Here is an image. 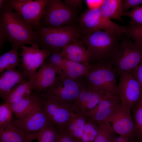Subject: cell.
Returning a JSON list of instances; mask_svg holds the SVG:
<instances>
[{"instance_id": "obj_1", "label": "cell", "mask_w": 142, "mask_h": 142, "mask_svg": "<svg viewBox=\"0 0 142 142\" xmlns=\"http://www.w3.org/2000/svg\"><path fill=\"white\" fill-rule=\"evenodd\" d=\"M32 26L5 2L0 8V49L6 42L12 46L36 44Z\"/></svg>"}, {"instance_id": "obj_2", "label": "cell", "mask_w": 142, "mask_h": 142, "mask_svg": "<svg viewBox=\"0 0 142 142\" xmlns=\"http://www.w3.org/2000/svg\"><path fill=\"white\" fill-rule=\"evenodd\" d=\"M80 34L82 43L85 45L90 54V64L94 65L110 63L124 33L111 34L101 30L92 29Z\"/></svg>"}, {"instance_id": "obj_3", "label": "cell", "mask_w": 142, "mask_h": 142, "mask_svg": "<svg viewBox=\"0 0 142 142\" xmlns=\"http://www.w3.org/2000/svg\"><path fill=\"white\" fill-rule=\"evenodd\" d=\"M33 29L36 34V44L51 53L60 52L64 47L71 43L82 44L78 26L73 24L57 27L40 26Z\"/></svg>"}, {"instance_id": "obj_4", "label": "cell", "mask_w": 142, "mask_h": 142, "mask_svg": "<svg viewBox=\"0 0 142 142\" xmlns=\"http://www.w3.org/2000/svg\"><path fill=\"white\" fill-rule=\"evenodd\" d=\"M127 37L121 38L110 61L119 76L131 72L142 62V44Z\"/></svg>"}, {"instance_id": "obj_5", "label": "cell", "mask_w": 142, "mask_h": 142, "mask_svg": "<svg viewBox=\"0 0 142 142\" xmlns=\"http://www.w3.org/2000/svg\"><path fill=\"white\" fill-rule=\"evenodd\" d=\"M92 65V67L85 76L87 84L97 89L120 97L116 73L112 64L109 63Z\"/></svg>"}, {"instance_id": "obj_6", "label": "cell", "mask_w": 142, "mask_h": 142, "mask_svg": "<svg viewBox=\"0 0 142 142\" xmlns=\"http://www.w3.org/2000/svg\"><path fill=\"white\" fill-rule=\"evenodd\" d=\"M87 84L80 78L73 79L58 75L55 84L39 95L43 98H53L75 104L81 92Z\"/></svg>"}, {"instance_id": "obj_7", "label": "cell", "mask_w": 142, "mask_h": 142, "mask_svg": "<svg viewBox=\"0 0 142 142\" xmlns=\"http://www.w3.org/2000/svg\"><path fill=\"white\" fill-rule=\"evenodd\" d=\"M75 9L60 0H49L40 25L43 27H57L72 24L76 16Z\"/></svg>"}, {"instance_id": "obj_8", "label": "cell", "mask_w": 142, "mask_h": 142, "mask_svg": "<svg viewBox=\"0 0 142 142\" xmlns=\"http://www.w3.org/2000/svg\"><path fill=\"white\" fill-rule=\"evenodd\" d=\"M40 97L43 108L51 124L59 128L65 127L70 119L78 111L74 104Z\"/></svg>"}, {"instance_id": "obj_9", "label": "cell", "mask_w": 142, "mask_h": 142, "mask_svg": "<svg viewBox=\"0 0 142 142\" xmlns=\"http://www.w3.org/2000/svg\"><path fill=\"white\" fill-rule=\"evenodd\" d=\"M49 0H7L5 2L32 28L40 26L41 20Z\"/></svg>"}, {"instance_id": "obj_10", "label": "cell", "mask_w": 142, "mask_h": 142, "mask_svg": "<svg viewBox=\"0 0 142 142\" xmlns=\"http://www.w3.org/2000/svg\"><path fill=\"white\" fill-rule=\"evenodd\" d=\"M21 62L22 73L29 79H34L37 69L44 63L51 52L41 49L36 44L29 47L22 45Z\"/></svg>"}, {"instance_id": "obj_11", "label": "cell", "mask_w": 142, "mask_h": 142, "mask_svg": "<svg viewBox=\"0 0 142 142\" xmlns=\"http://www.w3.org/2000/svg\"><path fill=\"white\" fill-rule=\"evenodd\" d=\"M118 84L119 96L123 107L130 110L137 104L142 95V89L130 72L119 76Z\"/></svg>"}, {"instance_id": "obj_12", "label": "cell", "mask_w": 142, "mask_h": 142, "mask_svg": "<svg viewBox=\"0 0 142 142\" xmlns=\"http://www.w3.org/2000/svg\"><path fill=\"white\" fill-rule=\"evenodd\" d=\"M120 101L107 99L100 101L93 108L82 112L87 120L98 124L109 122L110 119L122 107Z\"/></svg>"}, {"instance_id": "obj_13", "label": "cell", "mask_w": 142, "mask_h": 142, "mask_svg": "<svg viewBox=\"0 0 142 142\" xmlns=\"http://www.w3.org/2000/svg\"><path fill=\"white\" fill-rule=\"evenodd\" d=\"M17 126L29 134H36L52 125L42 105L24 117L12 120Z\"/></svg>"}, {"instance_id": "obj_14", "label": "cell", "mask_w": 142, "mask_h": 142, "mask_svg": "<svg viewBox=\"0 0 142 142\" xmlns=\"http://www.w3.org/2000/svg\"><path fill=\"white\" fill-rule=\"evenodd\" d=\"M109 122L111 124L114 132L120 136L130 137L135 132L136 133L130 110L123 106L110 119Z\"/></svg>"}, {"instance_id": "obj_15", "label": "cell", "mask_w": 142, "mask_h": 142, "mask_svg": "<svg viewBox=\"0 0 142 142\" xmlns=\"http://www.w3.org/2000/svg\"><path fill=\"white\" fill-rule=\"evenodd\" d=\"M57 72L53 67L45 62L36 73L33 90L37 94L50 89L57 81Z\"/></svg>"}, {"instance_id": "obj_16", "label": "cell", "mask_w": 142, "mask_h": 142, "mask_svg": "<svg viewBox=\"0 0 142 142\" xmlns=\"http://www.w3.org/2000/svg\"><path fill=\"white\" fill-rule=\"evenodd\" d=\"M37 134H29L16 126L12 122L0 127V142H31Z\"/></svg>"}, {"instance_id": "obj_17", "label": "cell", "mask_w": 142, "mask_h": 142, "mask_svg": "<svg viewBox=\"0 0 142 142\" xmlns=\"http://www.w3.org/2000/svg\"><path fill=\"white\" fill-rule=\"evenodd\" d=\"M1 73L0 97L4 100L17 85L26 80L25 76L15 68L5 70Z\"/></svg>"}, {"instance_id": "obj_18", "label": "cell", "mask_w": 142, "mask_h": 142, "mask_svg": "<svg viewBox=\"0 0 142 142\" xmlns=\"http://www.w3.org/2000/svg\"><path fill=\"white\" fill-rule=\"evenodd\" d=\"M82 44L78 42L70 43L64 47L60 52L64 59L90 66L89 53Z\"/></svg>"}, {"instance_id": "obj_19", "label": "cell", "mask_w": 142, "mask_h": 142, "mask_svg": "<svg viewBox=\"0 0 142 142\" xmlns=\"http://www.w3.org/2000/svg\"><path fill=\"white\" fill-rule=\"evenodd\" d=\"M9 104L13 113L18 119L24 117L42 106L39 96L32 93L28 97Z\"/></svg>"}, {"instance_id": "obj_20", "label": "cell", "mask_w": 142, "mask_h": 142, "mask_svg": "<svg viewBox=\"0 0 142 142\" xmlns=\"http://www.w3.org/2000/svg\"><path fill=\"white\" fill-rule=\"evenodd\" d=\"M34 79H29L18 84L9 94L5 102L12 104L29 97L32 93Z\"/></svg>"}, {"instance_id": "obj_21", "label": "cell", "mask_w": 142, "mask_h": 142, "mask_svg": "<svg viewBox=\"0 0 142 142\" xmlns=\"http://www.w3.org/2000/svg\"><path fill=\"white\" fill-rule=\"evenodd\" d=\"M123 0H104L99 8L102 16L106 18L121 20Z\"/></svg>"}, {"instance_id": "obj_22", "label": "cell", "mask_w": 142, "mask_h": 142, "mask_svg": "<svg viewBox=\"0 0 142 142\" xmlns=\"http://www.w3.org/2000/svg\"><path fill=\"white\" fill-rule=\"evenodd\" d=\"M86 121L82 112L78 111L70 119L65 128L70 136L76 142H78L84 133Z\"/></svg>"}, {"instance_id": "obj_23", "label": "cell", "mask_w": 142, "mask_h": 142, "mask_svg": "<svg viewBox=\"0 0 142 142\" xmlns=\"http://www.w3.org/2000/svg\"><path fill=\"white\" fill-rule=\"evenodd\" d=\"M93 66L92 65L88 66L64 58L63 72L65 77L77 79L85 76Z\"/></svg>"}, {"instance_id": "obj_24", "label": "cell", "mask_w": 142, "mask_h": 142, "mask_svg": "<svg viewBox=\"0 0 142 142\" xmlns=\"http://www.w3.org/2000/svg\"><path fill=\"white\" fill-rule=\"evenodd\" d=\"M19 45L12 46V49L1 56L0 57V72L6 70L15 68L20 63L18 50Z\"/></svg>"}, {"instance_id": "obj_25", "label": "cell", "mask_w": 142, "mask_h": 142, "mask_svg": "<svg viewBox=\"0 0 142 142\" xmlns=\"http://www.w3.org/2000/svg\"><path fill=\"white\" fill-rule=\"evenodd\" d=\"M107 99H120V98L103 90L97 89L88 101L79 104L76 107L78 111L82 112L85 111L94 107L101 100Z\"/></svg>"}, {"instance_id": "obj_26", "label": "cell", "mask_w": 142, "mask_h": 142, "mask_svg": "<svg viewBox=\"0 0 142 142\" xmlns=\"http://www.w3.org/2000/svg\"><path fill=\"white\" fill-rule=\"evenodd\" d=\"M98 134L93 142H112L116 138L111 124L105 122L97 125Z\"/></svg>"}, {"instance_id": "obj_27", "label": "cell", "mask_w": 142, "mask_h": 142, "mask_svg": "<svg viewBox=\"0 0 142 142\" xmlns=\"http://www.w3.org/2000/svg\"><path fill=\"white\" fill-rule=\"evenodd\" d=\"M58 131V128L50 125L37 133L38 142H55Z\"/></svg>"}, {"instance_id": "obj_28", "label": "cell", "mask_w": 142, "mask_h": 142, "mask_svg": "<svg viewBox=\"0 0 142 142\" xmlns=\"http://www.w3.org/2000/svg\"><path fill=\"white\" fill-rule=\"evenodd\" d=\"M64 58L60 52H51L45 62L50 64L55 68L59 75L65 77L63 72Z\"/></svg>"}, {"instance_id": "obj_29", "label": "cell", "mask_w": 142, "mask_h": 142, "mask_svg": "<svg viewBox=\"0 0 142 142\" xmlns=\"http://www.w3.org/2000/svg\"><path fill=\"white\" fill-rule=\"evenodd\" d=\"M124 27V33L133 40L142 44V26L130 23Z\"/></svg>"}, {"instance_id": "obj_30", "label": "cell", "mask_w": 142, "mask_h": 142, "mask_svg": "<svg viewBox=\"0 0 142 142\" xmlns=\"http://www.w3.org/2000/svg\"><path fill=\"white\" fill-rule=\"evenodd\" d=\"M12 110L10 105L5 102L0 106V127L12 121Z\"/></svg>"}, {"instance_id": "obj_31", "label": "cell", "mask_w": 142, "mask_h": 142, "mask_svg": "<svg viewBox=\"0 0 142 142\" xmlns=\"http://www.w3.org/2000/svg\"><path fill=\"white\" fill-rule=\"evenodd\" d=\"M122 16L130 17L132 20L130 23L142 26V6L133 8L130 11L123 13Z\"/></svg>"}, {"instance_id": "obj_32", "label": "cell", "mask_w": 142, "mask_h": 142, "mask_svg": "<svg viewBox=\"0 0 142 142\" xmlns=\"http://www.w3.org/2000/svg\"><path fill=\"white\" fill-rule=\"evenodd\" d=\"M134 122L136 133L138 137H142V107L137 104L134 112Z\"/></svg>"}, {"instance_id": "obj_33", "label": "cell", "mask_w": 142, "mask_h": 142, "mask_svg": "<svg viewBox=\"0 0 142 142\" xmlns=\"http://www.w3.org/2000/svg\"><path fill=\"white\" fill-rule=\"evenodd\" d=\"M55 142H76L70 136L65 127L58 128V131Z\"/></svg>"}, {"instance_id": "obj_34", "label": "cell", "mask_w": 142, "mask_h": 142, "mask_svg": "<svg viewBox=\"0 0 142 142\" xmlns=\"http://www.w3.org/2000/svg\"><path fill=\"white\" fill-rule=\"evenodd\" d=\"M142 4V0H124L122 4L123 13L126 12L129 9L139 6Z\"/></svg>"}, {"instance_id": "obj_35", "label": "cell", "mask_w": 142, "mask_h": 142, "mask_svg": "<svg viewBox=\"0 0 142 142\" xmlns=\"http://www.w3.org/2000/svg\"><path fill=\"white\" fill-rule=\"evenodd\" d=\"M130 72L142 89V62Z\"/></svg>"}, {"instance_id": "obj_36", "label": "cell", "mask_w": 142, "mask_h": 142, "mask_svg": "<svg viewBox=\"0 0 142 142\" xmlns=\"http://www.w3.org/2000/svg\"><path fill=\"white\" fill-rule=\"evenodd\" d=\"M83 2L82 0H65L64 3L70 7L75 9L81 7Z\"/></svg>"}, {"instance_id": "obj_37", "label": "cell", "mask_w": 142, "mask_h": 142, "mask_svg": "<svg viewBox=\"0 0 142 142\" xmlns=\"http://www.w3.org/2000/svg\"><path fill=\"white\" fill-rule=\"evenodd\" d=\"M104 0H86L89 9L100 8Z\"/></svg>"}, {"instance_id": "obj_38", "label": "cell", "mask_w": 142, "mask_h": 142, "mask_svg": "<svg viewBox=\"0 0 142 142\" xmlns=\"http://www.w3.org/2000/svg\"><path fill=\"white\" fill-rule=\"evenodd\" d=\"M130 137L120 136L118 138H116L112 142H129Z\"/></svg>"}, {"instance_id": "obj_39", "label": "cell", "mask_w": 142, "mask_h": 142, "mask_svg": "<svg viewBox=\"0 0 142 142\" xmlns=\"http://www.w3.org/2000/svg\"><path fill=\"white\" fill-rule=\"evenodd\" d=\"M142 107V95L138 103L137 104Z\"/></svg>"}, {"instance_id": "obj_40", "label": "cell", "mask_w": 142, "mask_h": 142, "mask_svg": "<svg viewBox=\"0 0 142 142\" xmlns=\"http://www.w3.org/2000/svg\"><path fill=\"white\" fill-rule=\"evenodd\" d=\"M5 0H0V8H1L3 5Z\"/></svg>"}, {"instance_id": "obj_41", "label": "cell", "mask_w": 142, "mask_h": 142, "mask_svg": "<svg viewBox=\"0 0 142 142\" xmlns=\"http://www.w3.org/2000/svg\"><path fill=\"white\" fill-rule=\"evenodd\" d=\"M129 142H130V141H129Z\"/></svg>"}]
</instances>
